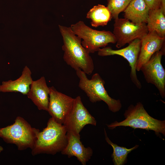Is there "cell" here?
Returning <instances> with one entry per match:
<instances>
[{
	"instance_id": "6da1fadb",
	"label": "cell",
	"mask_w": 165,
	"mask_h": 165,
	"mask_svg": "<svg viewBox=\"0 0 165 165\" xmlns=\"http://www.w3.org/2000/svg\"><path fill=\"white\" fill-rule=\"evenodd\" d=\"M62 37L63 59L75 70L80 69L90 75L94 69L93 59L90 53L82 45V39L76 35L70 27L59 25Z\"/></svg>"
},
{
	"instance_id": "7a4b0ae2",
	"label": "cell",
	"mask_w": 165,
	"mask_h": 165,
	"mask_svg": "<svg viewBox=\"0 0 165 165\" xmlns=\"http://www.w3.org/2000/svg\"><path fill=\"white\" fill-rule=\"evenodd\" d=\"M68 143L67 131L63 124L50 118L46 127L38 133L31 154L55 155L61 152Z\"/></svg>"
},
{
	"instance_id": "3957f363",
	"label": "cell",
	"mask_w": 165,
	"mask_h": 165,
	"mask_svg": "<svg viewBox=\"0 0 165 165\" xmlns=\"http://www.w3.org/2000/svg\"><path fill=\"white\" fill-rule=\"evenodd\" d=\"M124 116L125 119L107 124L108 128L112 130L119 126L129 127L134 129L152 130L165 135V120H159L150 116L140 102L137 103L135 105L129 106L125 111Z\"/></svg>"
},
{
	"instance_id": "277c9868",
	"label": "cell",
	"mask_w": 165,
	"mask_h": 165,
	"mask_svg": "<svg viewBox=\"0 0 165 165\" xmlns=\"http://www.w3.org/2000/svg\"><path fill=\"white\" fill-rule=\"evenodd\" d=\"M39 129L32 127L24 118L17 116L12 124L0 128V138L8 143L16 145L18 150L32 149Z\"/></svg>"
},
{
	"instance_id": "5b68a950",
	"label": "cell",
	"mask_w": 165,
	"mask_h": 165,
	"mask_svg": "<svg viewBox=\"0 0 165 165\" xmlns=\"http://www.w3.org/2000/svg\"><path fill=\"white\" fill-rule=\"evenodd\" d=\"M76 74L79 79V86L83 91L92 103L102 101L107 105L109 109L113 112L119 111L122 107L120 101L111 98L104 87L105 82L98 73L94 74L89 79L86 74L80 69Z\"/></svg>"
},
{
	"instance_id": "8992f818",
	"label": "cell",
	"mask_w": 165,
	"mask_h": 165,
	"mask_svg": "<svg viewBox=\"0 0 165 165\" xmlns=\"http://www.w3.org/2000/svg\"><path fill=\"white\" fill-rule=\"evenodd\" d=\"M70 28L76 35L83 39L82 45L90 53L97 51L109 43L116 42L114 34L111 31L93 29L82 21L71 24Z\"/></svg>"
},
{
	"instance_id": "52a82bcc",
	"label": "cell",
	"mask_w": 165,
	"mask_h": 165,
	"mask_svg": "<svg viewBox=\"0 0 165 165\" xmlns=\"http://www.w3.org/2000/svg\"><path fill=\"white\" fill-rule=\"evenodd\" d=\"M148 32L146 23L136 24L125 18L115 19L113 33L116 40V47L118 48L135 39H141Z\"/></svg>"
},
{
	"instance_id": "ba28073f",
	"label": "cell",
	"mask_w": 165,
	"mask_h": 165,
	"mask_svg": "<svg viewBox=\"0 0 165 165\" xmlns=\"http://www.w3.org/2000/svg\"><path fill=\"white\" fill-rule=\"evenodd\" d=\"M164 53L163 46L155 53L140 69L146 82L155 86L162 98L165 97V70L162 64L161 59Z\"/></svg>"
},
{
	"instance_id": "9c48e42d",
	"label": "cell",
	"mask_w": 165,
	"mask_h": 165,
	"mask_svg": "<svg viewBox=\"0 0 165 165\" xmlns=\"http://www.w3.org/2000/svg\"><path fill=\"white\" fill-rule=\"evenodd\" d=\"M95 118L84 106L80 96L75 98L73 108L63 124L67 133L80 136V133L86 125L96 126Z\"/></svg>"
},
{
	"instance_id": "30bf717a",
	"label": "cell",
	"mask_w": 165,
	"mask_h": 165,
	"mask_svg": "<svg viewBox=\"0 0 165 165\" xmlns=\"http://www.w3.org/2000/svg\"><path fill=\"white\" fill-rule=\"evenodd\" d=\"M141 40L137 38L129 43L128 46L118 50H114L111 47L100 48L98 55L100 56L118 55L123 57L128 62L131 67L130 77L133 83L138 89L142 87L141 82L138 78L136 72V65L141 46Z\"/></svg>"
},
{
	"instance_id": "8fae6325",
	"label": "cell",
	"mask_w": 165,
	"mask_h": 165,
	"mask_svg": "<svg viewBox=\"0 0 165 165\" xmlns=\"http://www.w3.org/2000/svg\"><path fill=\"white\" fill-rule=\"evenodd\" d=\"M49 87L47 112L57 122L63 124L73 108L75 98L58 92L53 86Z\"/></svg>"
},
{
	"instance_id": "7c38bea8",
	"label": "cell",
	"mask_w": 165,
	"mask_h": 165,
	"mask_svg": "<svg viewBox=\"0 0 165 165\" xmlns=\"http://www.w3.org/2000/svg\"><path fill=\"white\" fill-rule=\"evenodd\" d=\"M165 38L159 36L155 31L149 32L141 40L140 50L136 69L139 71L142 66L146 63L156 52L164 46Z\"/></svg>"
},
{
	"instance_id": "4fadbf2b",
	"label": "cell",
	"mask_w": 165,
	"mask_h": 165,
	"mask_svg": "<svg viewBox=\"0 0 165 165\" xmlns=\"http://www.w3.org/2000/svg\"><path fill=\"white\" fill-rule=\"evenodd\" d=\"M67 136L68 143L61 154L69 158L75 156L82 165H86L93 155L92 149L84 147L80 141V136L67 132Z\"/></svg>"
},
{
	"instance_id": "5bb4252c",
	"label": "cell",
	"mask_w": 165,
	"mask_h": 165,
	"mask_svg": "<svg viewBox=\"0 0 165 165\" xmlns=\"http://www.w3.org/2000/svg\"><path fill=\"white\" fill-rule=\"evenodd\" d=\"M50 87H48L45 78L42 76L33 81L27 94L39 110L48 111Z\"/></svg>"
},
{
	"instance_id": "9a60e30c",
	"label": "cell",
	"mask_w": 165,
	"mask_h": 165,
	"mask_svg": "<svg viewBox=\"0 0 165 165\" xmlns=\"http://www.w3.org/2000/svg\"><path fill=\"white\" fill-rule=\"evenodd\" d=\"M31 72L27 66L23 68L22 75L17 79L3 81L0 85V92H20L24 95H27L29 91L30 86L33 80Z\"/></svg>"
},
{
	"instance_id": "2e32d148",
	"label": "cell",
	"mask_w": 165,
	"mask_h": 165,
	"mask_svg": "<svg viewBox=\"0 0 165 165\" xmlns=\"http://www.w3.org/2000/svg\"><path fill=\"white\" fill-rule=\"evenodd\" d=\"M149 10L143 0H132L123 11L124 17L134 24H146Z\"/></svg>"
},
{
	"instance_id": "e0dca14e",
	"label": "cell",
	"mask_w": 165,
	"mask_h": 165,
	"mask_svg": "<svg viewBox=\"0 0 165 165\" xmlns=\"http://www.w3.org/2000/svg\"><path fill=\"white\" fill-rule=\"evenodd\" d=\"M86 17L91 20L90 24L94 27L106 25L112 18L107 7L100 4L94 6L90 9L86 14Z\"/></svg>"
},
{
	"instance_id": "ac0fdd59",
	"label": "cell",
	"mask_w": 165,
	"mask_h": 165,
	"mask_svg": "<svg viewBox=\"0 0 165 165\" xmlns=\"http://www.w3.org/2000/svg\"><path fill=\"white\" fill-rule=\"evenodd\" d=\"M146 25L148 32L155 31L165 38V13L161 9L149 10Z\"/></svg>"
},
{
	"instance_id": "d6986e66",
	"label": "cell",
	"mask_w": 165,
	"mask_h": 165,
	"mask_svg": "<svg viewBox=\"0 0 165 165\" xmlns=\"http://www.w3.org/2000/svg\"><path fill=\"white\" fill-rule=\"evenodd\" d=\"M105 139L108 144L111 145L113 148V152L112 157L114 164L122 165L124 164L127 160L128 154L131 151L137 148L138 145H136L134 147L127 148L126 147L119 146L112 142L108 137L105 130L104 129Z\"/></svg>"
},
{
	"instance_id": "ffe728a7",
	"label": "cell",
	"mask_w": 165,
	"mask_h": 165,
	"mask_svg": "<svg viewBox=\"0 0 165 165\" xmlns=\"http://www.w3.org/2000/svg\"><path fill=\"white\" fill-rule=\"evenodd\" d=\"M132 0H107V7L110 11L112 18H118L119 14L127 7Z\"/></svg>"
},
{
	"instance_id": "44dd1931",
	"label": "cell",
	"mask_w": 165,
	"mask_h": 165,
	"mask_svg": "<svg viewBox=\"0 0 165 165\" xmlns=\"http://www.w3.org/2000/svg\"><path fill=\"white\" fill-rule=\"evenodd\" d=\"M149 9H160L161 5L162 0H143Z\"/></svg>"
},
{
	"instance_id": "7402d4cb",
	"label": "cell",
	"mask_w": 165,
	"mask_h": 165,
	"mask_svg": "<svg viewBox=\"0 0 165 165\" xmlns=\"http://www.w3.org/2000/svg\"><path fill=\"white\" fill-rule=\"evenodd\" d=\"M3 150V148L0 145V153Z\"/></svg>"
}]
</instances>
